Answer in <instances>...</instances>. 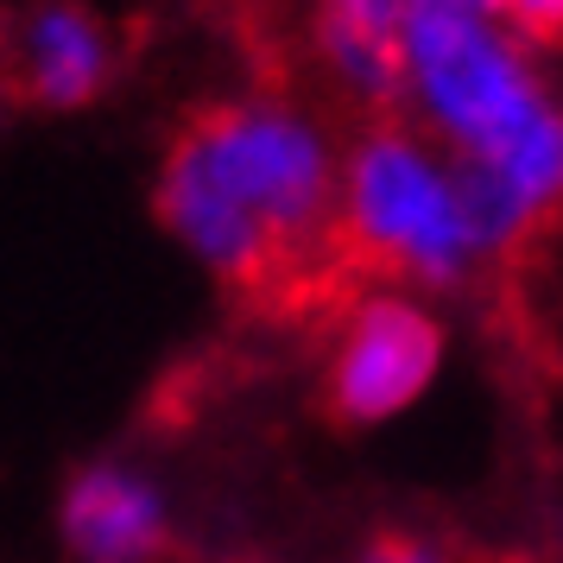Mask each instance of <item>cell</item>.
<instances>
[{
    "label": "cell",
    "instance_id": "6da1fadb",
    "mask_svg": "<svg viewBox=\"0 0 563 563\" xmlns=\"http://www.w3.org/2000/svg\"><path fill=\"white\" fill-rule=\"evenodd\" d=\"M399 102L456 158L487 260L519 254L563 216V96L538 45L494 7L411 0L399 32Z\"/></svg>",
    "mask_w": 563,
    "mask_h": 563
},
{
    "label": "cell",
    "instance_id": "7a4b0ae2",
    "mask_svg": "<svg viewBox=\"0 0 563 563\" xmlns=\"http://www.w3.org/2000/svg\"><path fill=\"white\" fill-rule=\"evenodd\" d=\"M342 146L291 96L203 108L158 165V222L222 285H260L335 234Z\"/></svg>",
    "mask_w": 563,
    "mask_h": 563
},
{
    "label": "cell",
    "instance_id": "3957f363",
    "mask_svg": "<svg viewBox=\"0 0 563 563\" xmlns=\"http://www.w3.org/2000/svg\"><path fill=\"white\" fill-rule=\"evenodd\" d=\"M335 234L406 291H456L487 266L456 158L411 121H374L342 146Z\"/></svg>",
    "mask_w": 563,
    "mask_h": 563
},
{
    "label": "cell",
    "instance_id": "277c9868",
    "mask_svg": "<svg viewBox=\"0 0 563 563\" xmlns=\"http://www.w3.org/2000/svg\"><path fill=\"white\" fill-rule=\"evenodd\" d=\"M450 361V330L424 291L374 285L342 310L323 361V399L342 424H393L437 386Z\"/></svg>",
    "mask_w": 563,
    "mask_h": 563
},
{
    "label": "cell",
    "instance_id": "5b68a950",
    "mask_svg": "<svg viewBox=\"0 0 563 563\" xmlns=\"http://www.w3.org/2000/svg\"><path fill=\"white\" fill-rule=\"evenodd\" d=\"M57 538L70 563H158L172 551V500L128 456H96L57 494Z\"/></svg>",
    "mask_w": 563,
    "mask_h": 563
},
{
    "label": "cell",
    "instance_id": "8992f818",
    "mask_svg": "<svg viewBox=\"0 0 563 563\" xmlns=\"http://www.w3.org/2000/svg\"><path fill=\"white\" fill-rule=\"evenodd\" d=\"M114 32L96 7L82 0H32L13 20V77L38 108L70 114L89 108L114 82Z\"/></svg>",
    "mask_w": 563,
    "mask_h": 563
},
{
    "label": "cell",
    "instance_id": "52a82bcc",
    "mask_svg": "<svg viewBox=\"0 0 563 563\" xmlns=\"http://www.w3.org/2000/svg\"><path fill=\"white\" fill-rule=\"evenodd\" d=\"M310 45L342 96L367 108L399 102V32L411 0H310Z\"/></svg>",
    "mask_w": 563,
    "mask_h": 563
},
{
    "label": "cell",
    "instance_id": "ba28073f",
    "mask_svg": "<svg viewBox=\"0 0 563 563\" xmlns=\"http://www.w3.org/2000/svg\"><path fill=\"white\" fill-rule=\"evenodd\" d=\"M494 13H500L526 45H558L563 38V0H494Z\"/></svg>",
    "mask_w": 563,
    "mask_h": 563
},
{
    "label": "cell",
    "instance_id": "9c48e42d",
    "mask_svg": "<svg viewBox=\"0 0 563 563\" xmlns=\"http://www.w3.org/2000/svg\"><path fill=\"white\" fill-rule=\"evenodd\" d=\"M355 563H450L443 551H437L431 538H406V532H386L374 538V544H361Z\"/></svg>",
    "mask_w": 563,
    "mask_h": 563
}]
</instances>
